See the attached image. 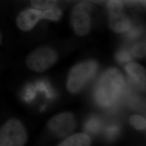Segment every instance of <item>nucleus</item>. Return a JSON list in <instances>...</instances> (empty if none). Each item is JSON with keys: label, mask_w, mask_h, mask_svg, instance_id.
<instances>
[{"label": "nucleus", "mask_w": 146, "mask_h": 146, "mask_svg": "<svg viewBox=\"0 0 146 146\" xmlns=\"http://www.w3.org/2000/svg\"><path fill=\"white\" fill-rule=\"evenodd\" d=\"M58 58V54L54 49L44 46L31 52L27 56L26 64L30 70L43 73L51 68L56 62Z\"/></svg>", "instance_id": "20e7f679"}, {"label": "nucleus", "mask_w": 146, "mask_h": 146, "mask_svg": "<svg viewBox=\"0 0 146 146\" xmlns=\"http://www.w3.org/2000/svg\"><path fill=\"white\" fill-rule=\"evenodd\" d=\"M107 9L108 15L125 11V7L123 2L121 0H110Z\"/></svg>", "instance_id": "ddd939ff"}, {"label": "nucleus", "mask_w": 146, "mask_h": 146, "mask_svg": "<svg viewBox=\"0 0 146 146\" xmlns=\"http://www.w3.org/2000/svg\"><path fill=\"white\" fill-rule=\"evenodd\" d=\"M125 70L137 84L143 89L146 87V70L138 63L131 62L125 67Z\"/></svg>", "instance_id": "1a4fd4ad"}, {"label": "nucleus", "mask_w": 146, "mask_h": 146, "mask_svg": "<svg viewBox=\"0 0 146 146\" xmlns=\"http://www.w3.org/2000/svg\"><path fill=\"white\" fill-rule=\"evenodd\" d=\"M42 19H44L42 11L33 8H29L22 11L18 15L16 25L22 31H29Z\"/></svg>", "instance_id": "0eeeda50"}, {"label": "nucleus", "mask_w": 146, "mask_h": 146, "mask_svg": "<svg viewBox=\"0 0 146 146\" xmlns=\"http://www.w3.org/2000/svg\"><path fill=\"white\" fill-rule=\"evenodd\" d=\"M92 11V5L86 1H81L73 8L70 16L71 25L79 36H84L90 31Z\"/></svg>", "instance_id": "39448f33"}, {"label": "nucleus", "mask_w": 146, "mask_h": 146, "mask_svg": "<svg viewBox=\"0 0 146 146\" xmlns=\"http://www.w3.org/2000/svg\"><path fill=\"white\" fill-rule=\"evenodd\" d=\"M110 28L115 33H122L128 31L131 26V22L125 11L109 15Z\"/></svg>", "instance_id": "6e6552de"}, {"label": "nucleus", "mask_w": 146, "mask_h": 146, "mask_svg": "<svg viewBox=\"0 0 146 146\" xmlns=\"http://www.w3.org/2000/svg\"><path fill=\"white\" fill-rule=\"evenodd\" d=\"M131 54L136 58H143L146 54V43L142 42L135 44L131 49Z\"/></svg>", "instance_id": "dca6fc26"}, {"label": "nucleus", "mask_w": 146, "mask_h": 146, "mask_svg": "<svg viewBox=\"0 0 146 146\" xmlns=\"http://www.w3.org/2000/svg\"><path fill=\"white\" fill-rule=\"evenodd\" d=\"M119 131V128L116 125H113L108 127L107 129V134L110 137H114L118 133Z\"/></svg>", "instance_id": "a211bd4d"}, {"label": "nucleus", "mask_w": 146, "mask_h": 146, "mask_svg": "<svg viewBox=\"0 0 146 146\" xmlns=\"http://www.w3.org/2000/svg\"><path fill=\"white\" fill-rule=\"evenodd\" d=\"M116 58L117 60L121 62H128L132 58L131 53L125 50H122L118 52L116 55Z\"/></svg>", "instance_id": "f3484780"}, {"label": "nucleus", "mask_w": 146, "mask_h": 146, "mask_svg": "<svg viewBox=\"0 0 146 146\" xmlns=\"http://www.w3.org/2000/svg\"><path fill=\"white\" fill-rule=\"evenodd\" d=\"M131 125L137 130H145L146 129V119L138 115H134L130 117Z\"/></svg>", "instance_id": "2eb2a0df"}, {"label": "nucleus", "mask_w": 146, "mask_h": 146, "mask_svg": "<svg viewBox=\"0 0 146 146\" xmlns=\"http://www.w3.org/2000/svg\"><path fill=\"white\" fill-rule=\"evenodd\" d=\"M98 64L94 61L80 63L74 66L68 76L67 87L68 90L76 93L80 91L97 72Z\"/></svg>", "instance_id": "7ed1b4c3"}, {"label": "nucleus", "mask_w": 146, "mask_h": 146, "mask_svg": "<svg viewBox=\"0 0 146 146\" xmlns=\"http://www.w3.org/2000/svg\"><path fill=\"white\" fill-rule=\"evenodd\" d=\"M28 141V133L23 123L12 117L0 127V146H25Z\"/></svg>", "instance_id": "f03ea898"}, {"label": "nucleus", "mask_w": 146, "mask_h": 146, "mask_svg": "<svg viewBox=\"0 0 146 146\" xmlns=\"http://www.w3.org/2000/svg\"><path fill=\"white\" fill-rule=\"evenodd\" d=\"M101 123L96 117H92L89 119L85 124V129L90 133L95 134L101 129Z\"/></svg>", "instance_id": "4468645a"}, {"label": "nucleus", "mask_w": 146, "mask_h": 146, "mask_svg": "<svg viewBox=\"0 0 146 146\" xmlns=\"http://www.w3.org/2000/svg\"><path fill=\"white\" fill-rule=\"evenodd\" d=\"M2 40H3V36H2V32L0 30V46L2 44Z\"/></svg>", "instance_id": "6ab92c4d"}, {"label": "nucleus", "mask_w": 146, "mask_h": 146, "mask_svg": "<svg viewBox=\"0 0 146 146\" xmlns=\"http://www.w3.org/2000/svg\"><path fill=\"white\" fill-rule=\"evenodd\" d=\"M42 12L43 19L51 21H58L62 16V11L58 5L46 11H42Z\"/></svg>", "instance_id": "f8f14e48"}, {"label": "nucleus", "mask_w": 146, "mask_h": 146, "mask_svg": "<svg viewBox=\"0 0 146 146\" xmlns=\"http://www.w3.org/2000/svg\"><path fill=\"white\" fill-rule=\"evenodd\" d=\"M125 87L122 73L115 68L108 69L99 78L95 89L97 104L102 107H110L118 100Z\"/></svg>", "instance_id": "f257e3e1"}, {"label": "nucleus", "mask_w": 146, "mask_h": 146, "mask_svg": "<svg viewBox=\"0 0 146 146\" xmlns=\"http://www.w3.org/2000/svg\"><path fill=\"white\" fill-rule=\"evenodd\" d=\"M58 0H31L33 8L41 11H44L52 8L57 5Z\"/></svg>", "instance_id": "9b49d317"}, {"label": "nucleus", "mask_w": 146, "mask_h": 146, "mask_svg": "<svg viewBox=\"0 0 146 146\" xmlns=\"http://www.w3.org/2000/svg\"><path fill=\"white\" fill-rule=\"evenodd\" d=\"M90 137L84 133H78L70 136L58 146H87L91 145Z\"/></svg>", "instance_id": "9d476101"}, {"label": "nucleus", "mask_w": 146, "mask_h": 146, "mask_svg": "<svg viewBox=\"0 0 146 146\" xmlns=\"http://www.w3.org/2000/svg\"><path fill=\"white\" fill-rule=\"evenodd\" d=\"M76 122L71 113H64L56 115L48 122V128L52 133L59 137L69 135L75 129Z\"/></svg>", "instance_id": "423d86ee"}]
</instances>
